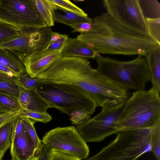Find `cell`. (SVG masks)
Returning a JSON list of instances; mask_svg holds the SVG:
<instances>
[{
    "label": "cell",
    "instance_id": "6da1fadb",
    "mask_svg": "<svg viewBox=\"0 0 160 160\" xmlns=\"http://www.w3.org/2000/svg\"><path fill=\"white\" fill-rule=\"evenodd\" d=\"M91 30L77 38L97 54L145 57L160 44L148 34L130 28L107 12L94 18Z\"/></svg>",
    "mask_w": 160,
    "mask_h": 160
},
{
    "label": "cell",
    "instance_id": "7a4b0ae2",
    "mask_svg": "<svg viewBox=\"0 0 160 160\" xmlns=\"http://www.w3.org/2000/svg\"><path fill=\"white\" fill-rule=\"evenodd\" d=\"M160 124V92L136 91L125 102L117 122L120 131L151 128Z\"/></svg>",
    "mask_w": 160,
    "mask_h": 160
},
{
    "label": "cell",
    "instance_id": "3957f363",
    "mask_svg": "<svg viewBox=\"0 0 160 160\" xmlns=\"http://www.w3.org/2000/svg\"><path fill=\"white\" fill-rule=\"evenodd\" d=\"M97 69L117 84L128 90H145L151 77L145 57L138 55L123 61L97 55Z\"/></svg>",
    "mask_w": 160,
    "mask_h": 160
},
{
    "label": "cell",
    "instance_id": "277c9868",
    "mask_svg": "<svg viewBox=\"0 0 160 160\" xmlns=\"http://www.w3.org/2000/svg\"><path fill=\"white\" fill-rule=\"evenodd\" d=\"M36 90L51 108L69 116L74 111L83 109L93 113L98 107L88 93L75 85L40 80Z\"/></svg>",
    "mask_w": 160,
    "mask_h": 160
},
{
    "label": "cell",
    "instance_id": "5b68a950",
    "mask_svg": "<svg viewBox=\"0 0 160 160\" xmlns=\"http://www.w3.org/2000/svg\"><path fill=\"white\" fill-rule=\"evenodd\" d=\"M150 129L118 131L113 140L84 160H136L151 151Z\"/></svg>",
    "mask_w": 160,
    "mask_h": 160
},
{
    "label": "cell",
    "instance_id": "8992f818",
    "mask_svg": "<svg viewBox=\"0 0 160 160\" xmlns=\"http://www.w3.org/2000/svg\"><path fill=\"white\" fill-rule=\"evenodd\" d=\"M126 100L107 103L97 115L76 125V129L86 142H99L117 133V121Z\"/></svg>",
    "mask_w": 160,
    "mask_h": 160
},
{
    "label": "cell",
    "instance_id": "52a82bcc",
    "mask_svg": "<svg viewBox=\"0 0 160 160\" xmlns=\"http://www.w3.org/2000/svg\"><path fill=\"white\" fill-rule=\"evenodd\" d=\"M0 22L21 30L47 26L33 0H0Z\"/></svg>",
    "mask_w": 160,
    "mask_h": 160
},
{
    "label": "cell",
    "instance_id": "ba28073f",
    "mask_svg": "<svg viewBox=\"0 0 160 160\" xmlns=\"http://www.w3.org/2000/svg\"><path fill=\"white\" fill-rule=\"evenodd\" d=\"M42 144L49 148L81 160L87 158L89 149L86 142L74 126L58 127L45 133Z\"/></svg>",
    "mask_w": 160,
    "mask_h": 160
},
{
    "label": "cell",
    "instance_id": "9c48e42d",
    "mask_svg": "<svg viewBox=\"0 0 160 160\" xmlns=\"http://www.w3.org/2000/svg\"><path fill=\"white\" fill-rule=\"evenodd\" d=\"M103 6L114 18L125 25L148 34L139 0H103Z\"/></svg>",
    "mask_w": 160,
    "mask_h": 160
},
{
    "label": "cell",
    "instance_id": "30bf717a",
    "mask_svg": "<svg viewBox=\"0 0 160 160\" xmlns=\"http://www.w3.org/2000/svg\"><path fill=\"white\" fill-rule=\"evenodd\" d=\"M52 32L51 28L48 26L26 28L17 37L0 44V49L16 51L24 58L34 51L46 48Z\"/></svg>",
    "mask_w": 160,
    "mask_h": 160
},
{
    "label": "cell",
    "instance_id": "8fae6325",
    "mask_svg": "<svg viewBox=\"0 0 160 160\" xmlns=\"http://www.w3.org/2000/svg\"><path fill=\"white\" fill-rule=\"evenodd\" d=\"M62 49L51 51L45 48L34 51L24 58V64L27 74L31 78H36L61 57Z\"/></svg>",
    "mask_w": 160,
    "mask_h": 160
},
{
    "label": "cell",
    "instance_id": "7c38bea8",
    "mask_svg": "<svg viewBox=\"0 0 160 160\" xmlns=\"http://www.w3.org/2000/svg\"><path fill=\"white\" fill-rule=\"evenodd\" d=\"M10 153L12 158L16 160H28L35 155L34 145L27 129L12 139Z\"/></svg>",
    "mask_w": 160,
    "mask_h": 160
},
{
    "label": "cell",
    "instance_id": "4fadbf2b",
    "mask_svg": "<svg viewBox=\"0 0 160 160\" xmlns=\"http://www.w3.org/2000/svg\"><path fill=\"white\" fill-rule=\"evenodd\" d=\"M18 100L21 109L40 112H47L50 107L38 94L36 89H26L20 86Z\"/></svg>",
    "mask_w": 160,
    "mask_h": 160
},
{
    "label": "cell",
    "instance_id": "5bb4252c",
    "mask_svg": "<svg viewBox=\"0 0 160 160\" xmlns=\"http://www.w3.org/2000/svg\"><path fill=\"white\" fill-rule=\"evenodd\" d=\"M98 54L77 38L68 37L61 51V57H78L87 59L94 58Z\"/></svg>",
    "mask_w": 160,
    "mask_h": 160
},
{
    "label": "cell",
    "instance_id": "9a60e30c",
    "mask_svg": "<svg viewBox=\"0 0 160 160\" xmlns=\"http://www.w3.org/2000/svg\"><path fill=\"white\" fill-rule=\"evenodd\" d=\"M24 58L16 51L0 49V65L8 68L17 75L26 73Z\"/></svg>",
    "mask_w": 160,
    "mask_h": 160
},
{
    "label": "cell",
    "instance_id": "2e32d148",
    "mask_svg": "<svg viewBox=\"0 0 160 160\" xmlns=\"http://www.w3.org/2000/svg\"><path fill=\"white\" fill-rule=\"evenodd\" d=\"M145 57L152 87L160 92V47L149 52Z\"/></svg>",
    "mask_w": 160,
    "mask_h": 160
},
{
    "label": "cell",
    "instance_id": "e0dca14e",
    "mask_svg": "<svg viewBox=\"0 0 160 160\" xmlns=\"http://www.w3.org/2000/svg\"><path fill=\"white\" fill-rule=\"evenodd\" d=\"M55 6L53 16L54 22L70 26L76 23H92L93 19L88 17L79 15Z\"/></svg>",
    "mask_w": 160,
    "mask_h": 160
},
{
    "label": "cell",
    "instance_id": "ac0fdd59",
    "mask_svg": "<svg viewBox=\"0 0 160 160\" xmlns=\"http://www.w3.org/2000/svg\"><path fill=\"white\" fill-rule=\"evenodd\" d=\"M18 117L0 128V150L3 157L11 146L13 130Z\"/></svg>",
    "mask_w": 160,
    "mask_h": 160
},
{
    "label": "cell",
    "instance_id": "d6986e66",
    "mask_svg": "<svg viewBox=\"0 0 160 160\" xmlns=\"http://www.w3.org/2000/svg\"><path fill=\"white\" fill-rule=\"evenodd\" d=\"M41 16L47 26L51 27L54 25L53 12L54 5L50 0H33Z\"/></svg>",
    "mask_w": 160,
    "mask_h": 160
},
{
    "label": "cell",
    "instance_id": "ffe728a7",
    "mask_svg": "<svg viewBox=\"0 0 160 160\" xmlns=\"http://www.w3.org/2000/svg\"><path fill=\"white\" fill-rule=\"evenodd\" d=\"M140 6L145 18H160V4L157 0H139Z\"/></svg>",
    "mask_w": 160,
    "mask_h": 160
},
{
    "label": "cell",
    "instance_id": "44dd1931",
    "mask_svg": "<svg viewBox=\"0 0 160 160\" xmlns=\"http://www.w3.org/2000/svg\"><path fill=\"white\" fill-rule=\"evenodd\" d=\"M21 109L18 98L0 94V114Z\"/></svg>",
    "mask_w": 160,
    "mask_h": 160
},
{
    "label": "cell",
    "instance_id": "7402d4cb",
    "mask_svg": "<svg viewBox=\"0 0 160 160\" xmlns=\"http://www.w3.org/2000/svg\"><path fill=\"white\" fill-rule=\"evenodd\" d=\"M19 116L27 117L34 123L39 122L46 123L52 120V116L47 112H40L23 109L20 110Z\"/></svg>",
    "mask_w": 160,
    "mask_h": 160
},
{
    "label": "cell",
    "instance_id": "603a6c76",
    "mask_svg": "<svg viewBox=\"0 0 160 160\" xmlns=\"http://www.w3.org/2000/svg\"><path fill=\"white\" fill-rule=\"evenodd\" d=\"M23 30L0 22V44L17 37Z\"/></svg>",
    "mask_w": 160,
    "mask_h": 160
},
{
    "label": "cell",
    "instance_id": "cb8c5ba5",
    "mask_svg": "<svg viewBox=\"0 0 160 160\" xmlns=\"http://www.w3.org/2000/svg\"><path fill=\"white\" fill-rule=\"evenodd\" d=\"M150 148L158 160H160V124L151 128Z\"/></svg>",
    "mask_w": 160,
    "mask_h": 160
},
{
    "label": "cell",
    "instance_id": "d4e9b609",
    "mask_svg": "<svg viewBox=\"0 0 160 160\" xmlns=\"http://www.w3.org/2000/svg\"><path fill=\"white\" fill-rule=\"evenodd\" d=\"M20 92L18 82L0 80V94L18 98Z\"/></svg>",
    "mask_w": 160,
    "mask_h": 160
},
{
    "label": "cell",
    "instance_id": "484cf974",
    "mask_svg": "<svg viewBox=\"0 0 160 160\" xmlns=\"http://www.w3.org/2000/svg\"><path fill=\"white\" fill-rule=\"evenodd\" d=\"M23 120L25 127L34 145L36 156L41 148V140L38 137L34 126V123L27 117H21Z\"/></svg>",
    "mask_w": 160,
    "mask_h": 160
},
{
    "label": "cell",
    "instance_id": "4316f807",
    "mask_svg": "<svg viewBox=\"0 0 160 160\" xmlns=\"http://www.w3.org/2000/svg\"><path fill=\"white\" fill-rule=\"evenodd\" d=\"M148 34L160 44V18H146Z\"/></svg>",
    "mask_w": 160,
    "mask_h": 160
},
{
    "label": "cell",
    "instance_id": "83f0119b",
    "mask_svg": "<svg viewBox=\"0 0 160 160\" xmlns=\"http://www.w3.org/2000/svg\"><path fill=\"white\" fill-rule=\"evenodd\" d=\"M55 6L60 8L84 16L88 14L82 9L68 0H50Z\"/></svg>",
    "mask_w": 160,
    "mask_h": 160
},
{
    "label": "cell",
    "instance_id": "f1b7e54d",
    "mask_svg": "<svg viewBox=\"0 0 160 160\" xmlns=\"http://www.w3.org/2000/svg\"><path fill=\"white\" fill-rule=\"evenodd\" d=\"M93 114L86 109L76 111L72 112L69 116L72 124L78 125L88 121Z\"/></svg>",
    "mask_w": 160,
    "mask_h": 160
},
{
    "label": "cell",
    "instance_id": "f546056e",
    "mask_svg": "<svg viewBox=\"0 0 160 160\" xmlns=\"http://www.w3.org/2000/svg\"><path fill=\"white\" fill-rule=\"evenodd\" d=\"M25 73L18 75V83L19 86L26 89H35L40 80L36 78H32Z\"/></svg>",
    "mask_w": 160,
    "mask_h": 160
},
{
    "label": "cell",
    "instance_id": "4dcf8cb0",
    "mask_svg": "<svg viewBox=\"0 0 160 160\" xmlns=\"http://www.w3.org/2000/svg\"><path fill=\"white\" fill-rule=\"evenodd\" d=\"M48 160H81L54 149L50 150Z\"/></svg>",
    "mask_w": 160,
    "mask_h": 160
},
{
    "label": "cell",
    "instance_id": "1f68e13d",
    "mask_svg": "<svg viewBox=\"0 0 160 160\" xmlns=\"http://www.w3.org/2000/svg\"><path fill=\"white\" fill-rule=\"evenodd\" d=\"M92 26V23L83 22L73 24L70 26L73 29L72 32H78L82 33L90 31Z\"/></svg>",
    "mask_w": 160,
    "mask_h": 160
},
{
    "label": "cell",
    "instance_id": "d6a6232c",
    "mask_svg": "<svg viewBox=\"0 0 160 160\" xmlns=\"http://www.w3.org/2000/svg\"><path fill=\"white\" fill-rule=\"evenodd\" d=\"M68 38V35L63 34L62 37L51 43L45 48L51 51L63 48L65 42Z\"/></svg>",
    "mask_w": 160,
    "mask_h": 160
},
{
    "label": "cell",
    "instance_id": "836d02e7",
    "mask_svg": "<svg viewBox=\"0 0 160 160\" xmlns=\"http://www.w3.org/2000/svg\"><path fill=\"white\" fill-rule=\"evenodd\" d=\"M20 110L0 114V128L19 116Z\"/></svg>",
    "mask_w": 160,
    "mask_h": 160
},
{
    "label": "cell",
    "instance_id": "e575fe53",
    "mask_svg": "<svg viewBox=\"0 0 160 160\" xmlns=\"http://www.w3.org/2000/svg\"><path fill=\"white\" fill-rule=\"evenodd\" d=\"M50 149L47 146L42 144L41 149L36 155L38 157V160H48Z\"/></svg>",
    "mask_w": 160,
    "mask_h": 160
},
{
    "label": "cell",
    "instance_id": "d590c367",
    "mask_svg": "<svg viewBox=\"0 0 160 160\" xmlns=\"http://www.w3.org/2000/svg\"><path fill=\"white\" fill-rule=\"evenodd\" d=\"M18 76H12L0 72V80L18 82Z\"/></svg>",
    "mask_w": 160,
    "mask_h": 160
},
{
    "label": "cell",
    "instance_id": "8d00e7d4",
    "mask_svg": "<svg viewBox=\"0 0 160 160\" xmlns=\"http://www.w3.org/2000/svg\"><path fill=\"white\" fill-rule=\"evenodd\" d=\"M0 72L7 73L12 76H18L6 67L0 65Z\"/></svg>",
    "mask_w": 160,
    "mask_h": 160
},
{
    "label": "cell",
    "instance_id": "74e56055",
    "mask_svg": "<svg viewBox=\"0 0 160 160\" xmlns=\"http://www.w3.org/2000/svg\"><path fill=\"white\" fill-rule=\"evenodd\" d=\"M38 157L37 155H33L29 158L28 160H38Z\"/></svg>",
    "mask_w": 160,
    "mask_h": 160
},
{
    "label": "cell",
    "instance_id": "f35d334b",
    "mask_svg": "<svg viewBox=\"0 0 160 160\" xmlns=\"http://www.w3.org/2000/svg\"><path fill=\"white\" fill-rule=\"evenodd\" d=\"M2 158H3V157L0 150V160H2Z\"/></svg>",
    "mask_w": 160,
    "mask_h": 160
},
{
    "label": "cell",
    "instance_id": "ab89813d",
    "mask_svg": "<svg viewBox=\"0 0 160 160\" xmlns=\"http://www.w3.org/2000/svg\"><path fill=\"white\" fill-rule=\"evenodd\" d=\"M11 160H16L15 158H12Z\"/></svg>",
    "mask_w": 160,
    "mask_h": 160
}]
</instances>
